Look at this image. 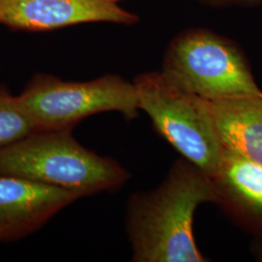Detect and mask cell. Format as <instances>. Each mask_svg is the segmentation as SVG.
<instances>
[{
    "label": "cell",
    "mask_w": 262,
    "mask_h": 262,
    "mask_svg": "<svg viewBox=\"0 0 262 262\" xmlns=\"http://www.w3.org/2000/svg\"><path fill=\"white\" fill-rule=\"evenodd\" d=\"M98 1H103V2H108V3L118 4L120 1H122V0H98Z\"/></svg>",
    "instance_id": "12"
},
{
    "label": "cell",
    "mask_w": 262,
    "mask_h": 262,
    "mask_svg": "<svg viewBox=\"0 0 262 262\" xmlns=\"http://www.w3.org/2000/svg\"><path fill=\"white\" fill-rule=\"evenodd\" d=\"M139 110L147 113L162 137L212 177L223 150L207 100L172 83L161 71L137 76Z\"/></svg>",
    "instance_id": "5"
},
{
    "label": "cell",
    "mask_w": 262,
    "mask_h": 262,
    "mask_svg": "<svg viewBox=\"0 0 262 262\" xmlns=\"http://www.w3.org/2000/svg\"><path fill=\"white\" fill-rule=\"evenodd\" d=\"M161 72L210 101L262 94L241 48L207 28H189L173 38Z\"/></svg>",
    "instance_id": "3"
},
{
    "label": "cell",
    "mask_w": 262,
    "mask_h": 262,
    "mask_svg": "<svg viewBox=\"0 0 262 262\" xmlns=\"http://www.w3.org/2000/svg\"><path fill=\"white\" fill-rule=\"evenodd\" d=\"M223 147L262 165V94L207 100Z\"/></svg>",
    "instance_id": "9"
},
{
    "label": "cell",
    "mask_w": 262,
    "mask_h": 262,
    "mask_svg": "<svg viewBox=\"0 0 262 262\" xmlns=\"http://www.w3.org/2000/svg\"><path fill=\"white\" fill-rule=\"evenodd\" d=\"M72 130L34 131L0 150V174L29 179L89 196L115 190L129 173L115 159L83 147Z\"/></svg>",
    "instance_id": "2"
},
{
    "label": "cell",
    "mask_w": 262,
    "mask_h": 262,
    "mask_svg": "<svg viewBox=\"0 0 262 262\" xmlns=\"http://www.w3.org/2000/svg\"><path fill=\"white\" fill-rule=\"evenodd\" d=\"M81 197L72 190L0 174V242L34 233Z\"/></svg>",
    "instance_id": "6"
},
{
    "label": "cell",
    "mask_w": 262,
    "mask_h": 262,
    "mask_svg": "<svg viewBox=\"0 0 262 262\" xmlns=\"http://www.w3.org/2000/svg\"><path fill=\"white\" fill-rule=\"evenodd\" d=\"M137 14L98 0H0V23L26 30H50L90 23L133 26Z\"/></svg>",
    "instance_id": "7"
},
{
    "label": "cell",
    "mask_w": 262,
    "mask_h": 262,
    "mask_svg": "<svg viewBox=\"0 0 262 262\" xmlns=\"http://www.w3.org/2000/svg\"><path fill=\"white\" fill-rule=\"evenodd\" d=\"M212 8H255L262 7V0H197Z\"/></svg>",
    "instance_id": "11"
},
{
    "label": "cell",
    "mask_w": 262,
    "mask_h": 262,
    "mask_svg": "<svg viewBox=\"0 0 262 262\" xmlns=\"http://www.w3.org/2000/svg\"><path fill=\"white\" fill-rule=\"evenodd\" d=\"M205 202L216 203L212 179L186 159L157 189L131 197L126 223L133 261H205L193 235L195 211Z\"/></svg>",
    "instance_id": "1"
},
{
    "label": "cell",
    "mask_w": 262,
    "mask_h": 262,
    "mask_svg": "<svg viewBox=\"0 0 262 262\" xmlns=\"http://www.w3.org/2000/svg\"><path fill=\"white\" fill-rule=\"evenodd\" d=\"M34 127L21 110L17 96L5 85H0V150L21 140Z\"/></svg>",
    "instance_id": "10"
},
{
    "label": "cell",
    "mask_w": 262,
    "mask_h": 262,
    "mask_svg": "<svg viewBox=\"0 0 262 262\" xmlns=\"http://www.w3.org/2000/svg\"><path fill=\"white\" fill-rule=\"evenodd\" d=\"M216 204L237 223L262 236V165L223 147L215 173Z\"/></svg>",
    "instance_id": "8"
},
{
    "label": "cell",
    "mask_w": 262,
    "mask_h": 262,
    "mask_svg": "<svg viewBox=\"0 0 262 262\" xmlns=\"http://www.w3.org/2000/svg\"><path fill=\"white\" fill-rule=\"evenodd\" d=\"M17 98L35 131L72 130L84 119L103 112L122 113L131 120L139 111L134 84L114 74L68 82L39 73Z\"/></svg>",
    "instance_id": "4"
}]
</instances>
